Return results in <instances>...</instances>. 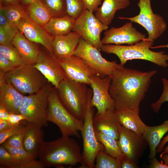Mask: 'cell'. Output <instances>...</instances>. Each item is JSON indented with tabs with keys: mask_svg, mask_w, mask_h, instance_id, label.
Here are the masks:
<instances>
[{
	"mask_svg": "<svg viewBox=\"0 0 168 168\" xmlns=\"http://www.w3.org/2000/svg\"><path fill=\"white\" fill-rule=\"evenodd\" d=\"M50 12L52 17H59L67 15L65 0H42Z\"/></svg>",
	"mask_w": 168,
	"mask_h": 168,
	"instance_id": "32",
	"label": "cell"
},
{
	"mask_svg": "<svg viewBox=\"0 0 168 168\" xmlns=\"http://www.w3.org/2000/svg\"><path fill=\"white\" fill-rule=\"evenodd\" d=\"M111 78L110 76L101 77L96 75L90 80L92 91L91 103L98 113L108 110H116L114 103L109 92Z\"/></svg>",
	"mask_w": 168,
	"mask_h": 168,
	"instance_id": "12",
	"label": "cell"
},
{
	"mask_svg": "<svg viewBox=\"0 0 168 168\" xmlns=\"http://www.w3.org/2000/svg\"><path fill=\"white\" fill-rule=\"evenodd\" d=\"M108 26L102 24L93 12L85 9L75 20L72 31L77 33L88 43L99 50L103 45L100 35Z\"/></svg>",
	"mask_w": 168,
	"mask_h": 168,
	"instance_id": "11",
	"label": "cell"
},
{
	"mask_svg": "<svg viewBox=\"0 0 168 168\" xmlns=\"http://www.w3.org/2000/svg\"><path fill=\"white\" fill-rule=\"evenodd\" d=\"M76 19L67 15L52 17L44 28L54 36L68 34L72 31Z\"/></svg>",
	"mask_w": 168,
	"mask_h": 168,
	"instance_id": "26",
	"label": "cell"
},
{
	"mask_svg": "<svg viewBox=\"0 0 168 168\" xmlns=\"http://www.w3.org/2000/svg\"><path fill=\"white\" fill-rule=\"evenodd\" d=\"M150 164L148 167L150 168H168V165L160 162L156 157L149 159Z\"/></svg>",
	"mask_w": 168,
	"mask_h": 168,
	"instance_id": "46",
	"label": "cell"
},
{
	"mask_svg": "<svg viewBox=\"0 0 168 168\" xmlns=\"http://www.w3.org/2000/svg\"><path fill=\"white\" fill-rule=\"evenodd\" d=\"M11 25L17 28L21 20L27 14L25 6L21 3L7 6H0Z\"/></svg>",
	"mask_w": 168,
	"mask_h": 168,
	"instance_id": "29",
	"label": "cell"
},
{
	"mask_svg": "<svg viewBox=\"0 0 168 168\" xmlns=\"http://www.w3.org/2000/svg\"><path fill=\"white\" fill-rule=\"evenodd\" d=\"M26 128L20 132L8 138L3 143L14 148H23V139Z\"/></svg>",
	"mask_w": 168,
	"mask_h": 168,
	"instance_id": "38",
	"label": "cell"
},
{
	"mask_svg": "<svg viewBox=\"0 0 168 168\" xmlns=\"http://www.w3.org/2000/svg\"><path fill=\"white\" fill-rule=\"evenodd\" d=\"M160 157L161 160L164 162V163L168 165V153L160 156Z\"/></svg>",
	"mask_w": 168,
	"mask_h": 168,
	"instance_id": "50",
	"label": "cell"
},
{
	"mask_svg": "<svg viewBox=\"0 0 168 168\" xmlns=\"http://www.w3.org/2000/svg\"><path fill=\"white\" fill-rule=\"evenodd\" d=\"M115 110H108L104 112H96L93 119V125L95 132H101L118 140L121 125L115 114Z\"/></svg>",
	"mask_w": 168,
	"mask_h": 168,
	"instance_id": "18",
	"label": "cell"
},
{
	"mask_svg": "<svg viewBox=\"0 0 168 168\" xmlns=\"http://www.w3.org/2000/svg\"><path fill=\"white\" fill-rule=\"evenodd\" d=\"M27 14L34 22L44 27L52 16L42 0H35L25 6Z\"/></svg>",
	"mask_w": 168,
	"mask_h": 168,
	"instance_id": "27",
	"label": "cell"
},
{
	"mask_svg": "<svg viewBox=\"0 0 168 168\" xmlns=\"http://www.w3.org/2000/svg\"><path fill=\"white\" fill-rule=\"evenodd\" d=\"M22 0H0V6H7L21 3Z\"/></svg>",
	"mask_w": 168,
	"mask_h": 168,
	"instance_id": "48",
	"label": "cell"
},
{
	"mask_svg": "<svg viewBox=\"0 0 168 168\" xmlns=\"http://www.w3.org/2000/svg\"><path fill=\"white\" fill-rule=\"evenodd\" d=\"M168 48V43L166 44L165 45H160L157 46H155L154 47L152 46L151 47V49H156V48Z\"/></svg>",
	"mask_w": 168,
	"mask_h": 168,
	"instance_id": "53",
	"label": "cell"
},
{
	"mask_svg": "<svg viewBox=\"0 0 168 168\" xmlns=\"http://www.w3.org/2000/svg\"><path fill=\"white\" fill-rule=\"evenodd\" d=\"M13 39V38L9 34L0 27V44H11Z\"/></svg>",
	"mask_w": 168,
	"mask_h": 168,
	"instance_id": "43",
	"label": "cell"
},
{
	"mask_svg": "<svg viewBox=\"0 0 168 168\" xmlns=\"http://www.w3.org/2000/svg\"><path fill=\"white\" fill-rule=\"evenodd\" d=\"M87 85L67 77L56 88L58 98L64 106L74 117L83 121L91 89Z\"/></svg>",
	"mask_w": 168,
	"mask_h": 168,
	"instance_id": "4",
	"label": "cell"
},
{
	"mask_svg": "<svg viewBox=\"0 0 168 168\" xmlns=\"http://www.w3.org/2000/svg\"><path fill=\"white\" fill-rule=\"evenodd\" d=\"M0 167L18 168V163L14 157L4 147H0Z\"/></svg>",
	"mask_w": 168,
	"mask_h": 168,
	"instance_id": "34",
	"label": "cell"
},
{
	"mask_svg": "<svg viewBox=\"0 0 168 168\" xmlns=\"http://www.w3.org/2000/svg\"><path fill=\"white\" fill-rule=\"evenodd\" d=\"M95 132L98 140L103 145L105 152L119 159L122 156L123 154L119 145L118 140L101 132Z\"/></svg>",
	"mask_w": 168,
	"mask_h": 168,
	"instance_id": "30",
	"label": "cell"
},
{
	"mask_svg": "<svg viewBox=\"0 0 168 168\" xmlns=\"http://www.w3.org/2000/svg\"><path fill=\"white\" fill-rule=\"evenodd\" d=\"M26 120L25 117L21 114H16L10 113L8 121L12 125L20 123L23 120Z\"/></svg>",
	"mask_w": 168,
	"mask_h": 168,
	"instance_id": "45",
	"label": "cell"
},
{
	"mask_svg": "<svg viewBox=\"0 0 168 168\" xmlns=\"http://www.w3.org/2000/svg\"><path fill=\"white\" fill-rule=\"evenodd\" d=\"M5 73L0 71V85L5 82Z\"/></svg>",
	"mask_w": 168,
	"mask_h": 168,
	"instance_id": "51",
	"label": "cell"
},
{
	"mask_svg": "<svg viewBox=\"0 0 168 168\" xmlns=\"http://www.w3.org/2000/svg\"><path fill=\"white\" fill-rule=\"evenodd\" d=\"M146 38V35L138 31L131 22L120 27H111L105 30L101 42L103 44L131 45Z\"/></svg>",
	"mask_w": 168,
	"mask_h": 168,
	"instance_id": "14",
	"label": "cell"
},
{
	"mask_svg": "<svg viewBox=\"0 0 168 168\" xmlns=\"http://www.w3.org/2000/svg\"><path fill=\"white\" fill-rule=\"evenodd\" d=\"M92 91L91 89L83 124L81 131L83 140L82 160L81 168H94L96 156L100 150H104L103 145L97 139L93 125L94 110L91 103Z\"/></svg>",
	"mask_w": 168,
	"mask_h": 168,
	"instance_id": "6",
	"label": "cell"
},
{
	"mask_svg": "<svg viewBox=\"0 0 168 168\" xmlns=\"http://www.w3.org/2000/svg\"><path fill=\"white\" fill-rule=\"evenodd\" d=\"M95 168H121L119 160L101 150L95 159Z\"/></svg>",
	"mask_w": 168,
	"mask_h": 168,
	"instance_id": "31",
	"label": "cell"
},
{
	"mask_svg": "<svg viewBox=\"0 0 168 168\" xmlns=\"http://www.w3.org/2000/svg\"><path fill=\"white\" fill-rule=\"evenodd\" d=\"M163 85V91L159 98L155 103H152L151 106L156 113H158L162 104L166 101H168V79L165 78H162Z\"/></svg>",
	"mask_w": 168,
	"mask_h": 168,
	"instance_id": "37",
	"label": "cell"
},
{
	"mask_svg": "<svg viewBox=\"0 0 168 168\" xmlns=\"http://www.w3.org/2000/svg\"><path fill=\"white\" fill-rule=\"evenodd\" d=\"M0 54L8 59L16 67L25 65L18 52L11 44H0Z\"/></svg>",
	"mask_w": 168,
	"mask_h": 168,
	"instance_id": "33",
	"label": "cell"
},
{
	"mask_svg": "<svg viewBox=\"0 0 168 168\" xmlns=\"http://www.w3.org/2000/svg\"><path fill=\"white\" fill-rule=\"evenodd\" d=\"M4 147L16 158L18 165V168H43L44 167L39 160L23 148H16L3 143Z\"/></svg>",
	"mask_w": 168,
	"mask_h": 168,
	"instance_id": "28",
	"label": "cell"
},
{
	"mask_svg": "<svg viewBox=\"0 0 168 168\" xmlns=\"http://www.w3.org/2000/svg\"><path fill=\"white\" fill-rule=\"evenodd\" d=\"M130 4V0H103L101 6L95 12V15L102 24L108 26L116 12L125 8Z\"/></svg>",
	"mask_w": 168,
	"mask_h": 168,
	"instance_id": "24",
	"label": "cell"
},
{
	"mask_svg": "<svg viewBox=\"0 0 168 168\" xmlns=\"http://www.w3.org/2000/svg\"><path fill=\"white\" fill-rule=\"evenodd\" d=\"M118 142L123 154L137 163L148 144L142 135L121 126Z\"/></svg>",
	"mask_w": 168,
	"mask_h": 168,
	"instance_id": "13",
	"label": "cell"
},
{
	"mask_svg": "<svg viewBox=\"0 0 168 168\" xmlns=\"http://www.w3.org/2000/svg\"><path fill=\"white\" fill-rule=\"evenodd\" d=\"M39 161L44 168L61 167L81 164L82 153L79 145L70 137L62 136L52 141H43L39 151Z\"/></svg>",
	"mask_w": 168,
	"mask_h": 168,
	"instance_id": "2",
	"label": "cell"
},
{
	"mask_svg": "<svg viewBox=\"0 0 168 168\" xmlns=\"http://www.w3.org/2000/svg\"><path fill=\"white\" fill-rule=\"evenodd\" d=\"M27 124V122L26 120H23L18 124L12 125L7 129L0 132V145L9 137L24 129Z\"/></svg>",
	"mask_w": 168,
	"mask_h": 168,
	"instance_id": "36",
	"label": "cell"
},
{
	"mask_svg": "<svg viewBox=\"0 0 168 168\" xmlns=\"http://www.w3.org/2000/svg\"><path fill=\"white\" fill-rule=\"evenodd\" d=\"M52 88L47 84L36 92L24 96L19 109L28 123L42 127L48 124L47 112L49 96Z\"/></svg>",
	"mask_w": 168,
	"mask_h": 168,
	"instance_id": "7",
	"label": "cell"
},
{
	"mask_svg": "<svg viewBox=\"0 0 168 168\" xmlns=\"http://www.w3.org/2000/svg\"><path fill=\"white\" fill-rule=\"evenodd\" d=\"M73 55L82 59L96 75L101 77H110L115 70L122 65L115 61H110L106 59L99 49L81 38Z\"/></svg>",
	"mask_w": 168,
	"mask_h": 168,
	"instance_id": "10",
	"label": "cell"
},
{
	"mask_svg": "<svg viewBox=\"0 0 168 168\" xmlns=\"http://www.w3.org/2000/svg\"><path fill=\"white\" fill-rule=\"evenodd\" d=\"M24 96L9 83L0 85V105L10 113L20 114L19 109Z\"/></svg>",
	"mask_w": 168,
	"mask_h": 168,
	"instance_id": "21",
	"label": "cell"
},
{
	"mask_svg": "<svg viewBox=\"0 0 168 168\" xmlns=\"http://www.w3.org/2000/svg\"><path fill=\"white\" fill-rule=\"evenodd\" d=\"M12 126L8 120L0 119V132L6 130Z\"/></svg>",
	"mask_w": 168,
	"mask_h": 168,
	"instance_id": "49",
	"label": "cell"
},
{
	"mask_svg": "<svg viewBox=\"0 0 168 168\" xmlns=\"http://www.w3.org/2000/svg\"><path fill=\"white\" fill-rule=\"evenodd\" d=\"M48 121L52 122L58 127L62 136L80 137L83 121L72 115L60 100L56 89L52 88L49 94L47 112Z\"/></svg>",
	"mask_w": 168,
	"mask_h": 168,
	"instance_id": "5",
	"label": "cell"
},
{
	"mask_svg": "<svg viewBox=\"0 0 168 168\" xmlns=\"http://www.w3.org/2000/svg\"><path fill=\"white\" fill-rule=\"evenodd\" d=\"M57 59L67 77L73 81L90 86L91 79L96 75L86 63L77 56L73 55Z\"/></svg>",
	"mask_w": 168,
	"mask_h": 168,
	"instance_id": "17",
	"label": "cell"
},
{
	"mask_svg": "<svg viewBox=\"0 0 168 168\" xmlns=\"http://www.w3.org/2000/svg\"><path fill=\"white\" fill-rule=\"evenodd\" d=\"M137 4L140 9L137 15L131 17L118 18L120 19L128 20L142 26L148 33L147 39L154 42L165 32L167 27V24L162 16L153 12L151 0H139Z\"/></svg>",
	"mask_w": 168,
	"mask_h": 168,
	"instance_id": "9",
	"label": "cell"
},
{
	"mask_svg": "<svg viewBox=\"0 0 168 168\" xmlns=\"http://www.w3.org/2000/svg\"><path fill=\"white\" fill-rule=\"evenodd\" d=\"M11 43L18 52L25 64L34 65L35 64L40 51L36 44L29 41L18 30Z\"/></svg>",
	"mask_w": 168,
	"mask_h": 168,
	"instance_id": "20",
	"label": "cell"
},
{
	"mask_svg": "<svg viewBox=\"0 0 168 168\" xmlns=\"http://www.w3.org/2000/svg\"><path fill=\"white\" fill-rule=\"evenodd\" d=\"M86 9L90 12H95L103 0H82Z\"/></svg>",
	"mask_w": 168,
	"mask_h": 168,
	"instance_id": "42",
	"label": "cell"
},
{
	"mask_svg": "<svg viewBox=\"0 0 168 168\" xmlns=\"http://www.w3.org/2000/svg\"><path fill=\"white\" fill-rule=\"evenodd\" d=\"M157 72L156 69L143 72L123 65L115 70L110 76L109 92L116 110H140V103L149 87L152 78Z\"/></svg>",
	"mask_w": 168,
	"mask_h": 168,
	"instance_id": "1",
	"label": "cell"
},
{
	"mask_svg": "<svg viewBox=\"0 0 168 168\" xmlns=\"http://www.w3.org/2000/svg\"><path fill=\"white\" fill-rule=\"evenodd\" d=\"M157 153L162 152L160 156L168 153V134L164 138L156 149Z\"/></svg>",
	"mask_w": 168,
	"mask_h": 168,
	"instance_id": "44",
	"label": "cell"
},
{
	"mask_svg": "<svg viewBox=\"0 0 168 168\" xmlns=\"http://www.w3.org/2000/svg\"><path fill=\"white\" fill-rule=\"evenodd\" d=\"M67 14L76 19L86 9L82 0H65Z\"/></svg>",
	"mask_w": 168,
	"mask_h": 168,
	"instance_id": "35",
	"label": "cell"
},
{
	"mask_svg": "<svg viewBox=\"0 0 168 168\" xmlns=\"http://www.w3.org/2000/svg\"><path fill=\"white\" fill-rule=\"evenodd\" d=\"M168 131V120L158 126H147L142 135L149 146V159L156 157V148L164 135Z\"/></svg>",
	"mask_w": 168,
	"mask_h": 168,
	"instance_id": "25",
	"label": "cell"
},
{
	"mask_svg": "<svg viewBox=\"0 0 168 168\" xmlns=\"http://www.w3.org/2000/svg\"><path fill=\"white\" fill-rule=\"evenodd\" d=\"M154 42L147 38L135 44L128 45L114 44H103L101 49L103 52L116 55L120 64L124 66L128 60L141 59L151 62L163 68L168 66V54L164 51L156 52L150 49Z\"/></svg>",
	"mask_w": 168,
	"mask_h": 168,
	"instance_id": "3",
	"label": "cell"
},
{
	"mask_svg": "<svg viewBox=\"0 0 168 168\" xmlns=\"http://www.w3.org/2000/svg\"><path fill=\"white\" fill-rule=\"evenodd\" d=\"M81 38L77 33L72 31L66 35L54 36L53 42L54 55L57 59L73 55Z\"/></svg>",
	"mask_w": 168,
	"mask_h": 168,
	"instance_id": "19",
	"label": "cell"
},
{
	"mask_svg": "<svg viewBox=\"0 0 168 168\" xmlns=\"http://www.w3.org/2000/svg\"><path fill=\"white\" fill-rule=\"evenodd\" d=\"M0 27L12 37L15 36L18 31L17 28L12 26L7 19L2 9L0 7Z\"/></svg>",
	"mask_w": 168,
	"mask_h": 168,
	"instance_id": "39",
	"label": "cell"
},
{
	"mask_svg": "<svg viewBox=\"0 0 168 168\" xmlns=\"http://www.w3.org/2000/svg\"><path fill=\"white\" fill-rule=\"evenodd\" d=\"M5 82L10 83L24 95L36 92L48 82L33 65L26 64L5 73Z\"/></svg>",
	"mask_w": 168,
	"mask_h": 168,
	"instance_id": "8",
	"label": "cell"
},
{
	"mask_svg": "<svg viewBox=\"0 0 168 168\" xmlns=\"http://www.w3.org/2000/svg\"><path fill=\"white\" fill-rule=\"evenodd\" d=\"M10 113L6 109L0 105V119L8 120Z\"/></svg>",
	"mask_w": 168,
	"mask_h": 168,
	"instance_id": "47",
	"label": "cell"
},
{
	"mask_svg": "<svg viewBox=\"0 0 168 168\" xmlns=\"http://www.w3.org/2000/svg\"><path fill=\"white\" fill-rule=\"evenodd\" d=\"M16 68L8 59L0 54V71L7 73Z\"/></svg>",
	"mask_w": 168,
	"mask_h": 168,
	"instance_id": "40",
	"label": "cell"
},
{
	"mask_svg": "<svg viewBox=\"0 0 168 168\" xmlns=\"http://www.w3.org/2000/svg\"><path fill=\"white\" fill-rule=\"evenodd\" d=\"M35 0H22L21 3L23 5L26 6Z\"/></svg>",
	"mask_w": 168,
	"mask_h": 168,
	"instance_id": "52",
	"label": "cell"
},
{
	"mask_svg": "<svg viewBox=\"0 0 168 168\" xmlns=\"http://www.w3.org/2000/svg\"><path fill=\"white\" fill-rule=\"evenodd\" d=\"M17 28L29 41L43 46L54 54L53 42L54 36L44 28L32 21L27 15L20 21Z\"/></svg>",
	"mask_w": 168,
	"mask_h": 168,
	"instance_id": "16",
	"label": "cell"
},
{
	"mask_svg": "<svg viewBox=\"0 0 168 168\" xmlns=\"http://www.w3.org/2000/svg\"><path fill=\"white\" fill-rule=\"evenodd\" d=\"M44 76L48 83L56 89L67 77L57 59L53 54L40 51L33 65Z\"/></svg>",
	"mask_w": 168,
	"mask_h": 168,
	"instance_id": "15",
	"label": "cell"
},
{
	"mask_svg": "<svg viewBox=\"0 0 168 168\" xmlns=\"http://www.w3.org/2000/svg\"><path fill=\"white\" fill-rule=\"evenodd\" d=\"M42 127L27 122L23 139V148L36 159L43 141L44 133Z\"/></svg>",
	"mask_w": 168,
	"mask_h": 168,
	"instance_id": "22",
	"label": "cell"
},
{
	"mask_svg": "<svg viewBox=\"0 0 168 168\" xmlns=\"http://www.w3.org/2000/svg\"><path fill=\"white\" fill-rule=\"evenodd\" d=\"M119 160L120 162L121 168H139L137 163L124 154Z\"/></svg>",
	"mask_w": 168,
	"mask_h": 168,
	"instance_id": "41",
	"label": "cell"
},
{
	"mask_svg": "<svg viewBox=\"0 0 168 168\" xmlns=\"http://www.w3.org/2000/svg\"><path fill=\"white\" fill-rule=\"evenodd\" d=\"M140 110L122 109L116 110L117 119L121 126L142 135L147 125L141 119Z\"/></svg>",
	"mask_w": 168,
	"mask_h": 168,
	"instance_id": "23",
	"label": "cell"
}]
</instances>
